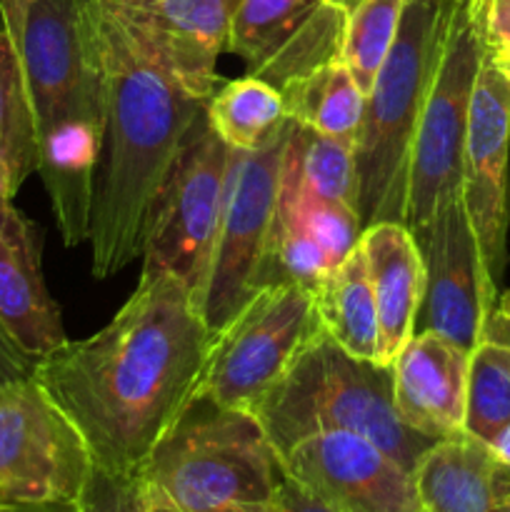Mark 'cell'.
Here are the masks:
<instances>
[{
	"label": "cell",
	"mask_w": 510,
	"mask_h": 512,
	"mask_svg": "<svg viewBox=\"0 0 510 512\" xmlns=\"http://www.w3.org/2000/svg\"><path fill=\"white\" fill-rule=\"evenodd\" d=\"M343 50V13L333 0H323L278 48L260 63L250 65L248 75L283 88L288 80L340 58Z\"/></svg>",
	"instance_id": "cb8c5ba5"
},
{
	"label": "cell",
	"mask_w": 510,
	"mask_h": 512,
	"mask_svg": "<svg viewBox=\"0 0 510 512\" xmlns=\"http://www.w3.org/2000/svg\"><path fill=\"white\" fill-rule=\"evenodd\" d=\"M210 130L230 150H258L288 125L283 95L275 85L245 75L215 90L205 103Z\"/></svg>",
	"instance_id": "7402d4cb"
},
{
	"label": "cell",
	"mask_w": 510,
	"mask_h": 512,
	"mask_svg": "<svg viewBox=\"0 0 510 512\" xmlns=\"http://www.w3.org/2000/svg\"><path fill=\"white\" fill-rule=\"evenodd\" d=\"M503 512H510V498L505 500V508H503Z\"/></svg>",
	"instance_id": "60d3db41"
},
{
	"label": "cell",
	"mask_w": 510,
	"mask_h": 512,
	"mask_svg": "<svg viewBox=\"0 0 510 512\" xmlns=\"http://www.w3.org/2000/svg\"><path fill=\"white\" fill-rule=\"evenodd\" d=\"M280 465L345 512H423L413 473L360 435H310L280 455Z\"/></svg>",
	"instance_id": "5bb4252c"
},
{
	"label": "cell",
	"mask_w": 510,
	"mask_h": 512,
	"mask_svg": "<svg viewBox=\"0 0 510 512\" xmlns=\"http://www.w3.org/2000/svg\"><path fill=\"white\" fill-rule=\"evenodd\" d=\"M358 248L378 310L380 343L375 363L390 368L415 333L425 290L423 250L408 225L398 220H380L363 228Z\"/></svg>",
	"instance_id": "e0dca14e"
},
{
	"label": "cell",
	"mask_w": 510,
	"mask_h": 512,
	"mask_svg": "<svg viewBox=\"0 0 510 512\" xmlns=\"http://www.w3.org/2000/svg\"><path fill=\"white\" fill-rule=\"evenodd\" d=\"M310 295L323 335L353 358L375 363L380 343L378 310L360 248L330 270Z\"/></svg>",
	"instance_id": "ffe728a7"
},
{
	"label": "cell",
	"mask_w": 510,
	"mask_h": 512,
	"mask_svg": "<svg viewBox=\"0 0 510 512\" xmlns=\"http://www.w3.org/2000/svg\"><path fill=\"white\" fill-rule=\"evenodd\" d=\"M468 350L435 333H413L393 368V403L400 420L433 440L463 433Z\"/></svg>",
	"instance_id": "2e32d148"
},
{
	"label": "cell",
	"mask_w": 510,
	"mask_h": 512,
	"mask_svg": "<svg viewBox=\"0 0 510 512\" xmlns=\"http://www.w3.org/2000/svg\"><path fill=\"white\" fill-rule=\"evenodd\" d=\"M285 115L313 133L358 143L368 95L360 90L343 60L313 68L280 88Z\"/></svg>",
	"instance_id": "44dd1931"
},
{
	"label": "cell",
	"mask_w": 510,
	"mask_h": 512,
	"mask_svg": "<svg viewBox=\"0 0 510 512\" xmlns=\"http://www.w3.org/2000/svg\"><path fill=\"white\" fill-rule=\"evenodd\" d=\"M323 0H238L230 25V53L250 65L278 48Z\"/></svg>",
	"instance_id": "f1b7e54d"
},
{
	"label": "cell",
	"mask_w": 510,
	"mask_h": 512,
	"mask_svg": "<svg viewBox=\"0 0 510 512\" xmlns=\"http://www.w3.org/2000/svg\"><path fill=\"white\" fill-rule=\"evenodd\" d=\"M425 512H503L510 498V465L493 448L458 433L435 440L413 468Z\"/></svg>",
	"instance_id": "d6986e66"
},
{
	"label": "cell",
	"mask_w": 510,
	"mask_h": 512,
	"mask_svg": "<svg viewBox=\"0 0 510 512\" xmlns=\"http://www.w3.org/2000/svg\"><path fill=\"white\" fill-rule=\"evenodd\" d=\"M460 0H405L355 143L360 225L405 218L410 143Z\"/></svg>",
	"instance_id": "277c9868"
},
{
	"label": "cell",
	"mask_w": 510,
	"mask_h": 512,
	"mask_svg": "<svg viewBox=\"0 0 510 512\" xmlns=\"http://www.w3.org/2000/svg\"><path fill=\"white\" fill-rule=\"evenodd\" d=\"M318 333L308 288L265 285L215 333L198 398L253 415Z\"/></svg>",
	"instance_id": "52a82bcc"
},
{
	"label": "cell",
	"mask_w": 510,
	"mask_h": 512,
	"mask_svg": "<svg viewBox=\"0 0 510 512\" xmlns=\"http://www.w3.org/2000/svg\"><path fill=\"white\" fill-rule=\"evenodd\" d=\"M483 60L510 75V0H465Z\"/></svg>",
	"instance_id": "f546056e"
},
{
	"label": "cell",
	"mask_w": 510,
	"mask_h": 512,
	"mask_svg": "<svg viewBox=\"0 0 510 512\" xmlns=\"http://www.w3.org/2000/svg\"><path fill=\"white\" fill-rule=\"evenodd\" d=\"M480 63L483 53L470 28L465 0H460L410 143L403 223L418 243L440 205L460 190L465 128Z\"/></svg>",
	"instance_id": "8fae6325"
},
{
	"label": "cell",
	"mask_w": 510,
	"mask_h": 512,
	"mask_svg": "<svg viewBox=\"0 0 510 512\" xmlns=\"http://www.w3.org/2000/svg\"><path fill=\"white\" fill-rule=\"evenodd\" d=\"M510 75L483 60L475 78L460 163V198L495 288L508 265Z\"/></svg>",
	"instance_id": "7c38bea8"
},
{
	"label": "cell",
	"mask_w": 510,
	"mask_h": 512,
	"mask_svg": "<svg viewBox=\"0 0 510 512\" xmlns=\"http://www.w3.org/2000/svg\"><path fill=\"white\" fill-rule=\"evenodd\" d=\"M0 160L23 185L38 168V138L13 40L0 28Z\"/></svg>",
	"instance_id": "83f0119b"
},
{
	"label": "cell",
	"mask_w": 510,
	"mask_h": 512,
	"mask_svg": "<svg viewBox=\"0 0 510 512\" xmlns=\"http://www.w3.org/2000/svg\"><path fill=\"white\" fill-rule=\"evenodd\" d=\"M218 512H273V505L263 503V505H233V508H223Z\"/></svg>",
	"instance_id": "74e56055"
},
{
	"label": "cell",
	"mask_w": 510,
	"mask_h": 512,
	"mask_svg": "<svg viewBox=\"0 0 510 512\" xmlns=\"http://www.w3.org/2000/svg\"><path fill=\"white\" fill-rule=\"evenodd\" d=\"M278 215L295 228L303 230L308 238H313L320 245L333 268H338L355 248H358L360 225L358 210L350 208L345 203H335V200H325L305 190L298 183L293 173L285 168L283 158V180H280V200H278Z\"/></svg>",
	"instance_id": "484cf974"
},
{
	"label": "cell",
	"mask_w": 510,
	"mask_h": 512,
	"mask_svg": "<svg viewBox=\"0 0 510 512\" xmlns=\"http://www.w3.org/2000/svg\"><path fill=\"white\" fill-rule=\"evenodd\" d=\"M285 168L318 198L358 210V160L353 143L313 133L295 123L285 148Z\"/></svg>",
	"instance_id": "603a6c76"
},
{
	"label": "cell",
	"mask_w": 510,
	"mask_h": 512,
	"mask_svg": "<svg viewBox=\"0 0 510 512\" xmlns=\"http://www.w3.org/2000/svg\"><path fill=\"white\" fill-rule=\"evenodd\" d=\"M0 512H80L78 503H13L0 505Z\"/></svg>",
	"instance_id": "d590c367"
},
{
	"label": "cell",
	"mask_w": 510,
	"mask_h": 512,
	"mask_svg": "<svg viewBox=\"0 0 510 512\" xmlns=\"http://www.w3.org/2000/svg\"><path fill=\"white\" fill-rule=\"evenodd\" d=\"M80 13L100 100L90 268L105 280L143 255L155 200L205 103L180 83L115 0H80Z\"/></svg>",
	"instance_id": "7a4b0ae2"
},
{
	"label": "cell",
	"mask_w": 510,
	"mask_h": 512,
	"mask_svg": "<svg viewBox=\"0 0 510 512\" xmlns=\"http://www.w3.org/2000/svg\"><path fill=\"white\" fill-rule=\"evenodd\" d=\"M230 148L203 118L165 180L143 243L140 273L183 280L200 308L225 200Z\"/></svg>",
	"instance_id": "9c48e42d"
},
{
	"label": "cell",
	"mask_w": 510,
	"mask_h": 512,
	"mask_svg": "<svg viewBox=\"0 0 510 512\" xmlns=\"http://www.w3.org/2000/svg\"><path fill=\"white\" fill-rule=\"evenodd\" d=\"M293 125L295 120H288V125L258 150H230L223 213L200 303V313L215 333L265 288L283 158Z\"/></svg>",
	"instance_id": "8992f818"
},
{
	"label": "cell",
	"mask_w": 510,
	"mask_h": 512,
	"mask_svg": "<svg viewBox=\"0 0 510 512\" xmlns=\"http://www.w3.org/2000/svg\"><path fill=\"white\" fill-rule=\"evenodd\" d=\"M33 368L35 360L28 353H23L20 345L8 335V330L0 325V388H5L13 380L33 375Z\"/></svg>",
	"instance_id": "d6a6232c"
},
{
	"label": "cell",
	"mask_w": 510,
	"mask_h": 512,
	"mask_svg": "<svg viewBox=\"0 0 510 512\" xmlns=\"http://www.w3.org/2000/svg\"><path fill=\"white\" fill-rule=\"evenodd\" d=\"M18 193V185H15L13 173H10L8 165L0 160V228L13 218L18 210L13 208V195Z\"/></svg>",
	"instance_id": "e575fe53"
},
{
	"label": "cell",
	"mask_w": 510,
	"mask_h": 512,
	"mask_svg": "<svg viewBox=\"0 0 510 512\" xmlns=\"http://www.w3.org/2000/svg\"><path fill=\"white\" fill-rule=\"evenodd\" d=\"M275 455L318 433H353L413 473L435 443L400 420L393 403V368L358 360L318 333L288 373L253 410Z\"/></svg>",
	"instance_id": "3957f363"
},
{
	"label": "cell",
	"mask_w": 510,
	"mask_h": 512,
	"mask_svg": "<svg viewBox=\"0 0 510 512\" xmlns=\"http://www.w3.org/2000/svg\"><path fill=\"white\" fill-rule=\"evenodd\" d=\"M150 512H178V510L163 508V505H150Z\"/></svg>",
	"instance_id": "ab89813d"
},
{
	"label": "cell",
	"mask_w": 510,
	"mask_h": 512,
	"mask_svg": "<svg viewBox=\"0 0 510 512\" xmlns=\"http://www.w3.org/2000/svg\"><path fill=\"white\" fill-rule=\"evenodd\" d=\"M80 512H150L138 475H113L95 468L78 500Z\"/></svg>",
	"instance_id": "4dcf8cb0"
},
{
	"label": "cell",
	"mask_w": 510,
	"mask_h": 512,
	"mask_svg": "<svg viewBox=\"0 0 510 512\" xmlns=\"http://www.w3.org/2000/svg\"><path fill=\"white\" fill-rule=\"evenodd\" d=\"M493 453L498 455V460H503L505 465H510V428L500 435L493 443Z\"/></svg>",
	"instance_id": "8d00e7d4"
},
{
	"label": "cell",
	"mask_w": 510,
	"mask_h": 512,
	"mask_svg": "<svg viewBox=\"0 0 510 512\" xmlns=\"http://www.w3.org/2000/svg\"><path fill=\"white\" fill-rule=\"evenodd\" d=\"M213 340L183 280L140 273L105 328L35 360L33 378L80 430L95 468L138 475L198 398Z\"/></svg>",
	"instance_id": "6da1fadb"
},
{
	"label": "cell",
	"mask_w": 510,
	"mask_h": 512,
	"mask_svg": "<svg viewBox=\"0 0 510 512\" xmlns=\"http://www.w3.org/2000/svg\"><path fill=\"white\" fill-rule=\"evenodd\" d=\"M418 245L425 260V290L415 333L443 335L473 353L500 290L485 270L460 190L440 205Z\"/></svg>",
	"instance_id": "4fadbf2b"
},
{
	"label": "cell",
	"mask_w": 510,
	"mask_h": 512,
	"mask_svg": "<svg viewBox=\"0 0 510 512\" xmlns=\"http://www.w3.org/2000/svg\"><path fill=\"white\" fill-rule=\"evenodd\" d=\"M423 512H425V510H423Z\"/></svg>",
	"instance_id": "b9f144b4"
},
{
	"label": "cell",
	"mask_w": 510,
	"mask_h": 512,
	"mask_svg": "<svg viewBox=\"0 0 510 512\" xmlns=\"http://www.w3.org/2000/svg\"><path fill=\"white\" fill-rule=\"evenodd\" d=\"M0 325L33 360L68 343L40 270L38 228L20 213L0 228Z\"/></svg>",
	"instance_id": "ac0fdd59"
},
{
	"label": "cell",
	"mask_w": 510,
	"mask_h": 512,
	"mask_svg": "<svg viewBox=\"0 0 510 512\" xmlns=\"http://www.w3.org/2000/svg\"><path fill=\"white\" fill-rule=\"evenodd\" d=\"M0 18L23 70L35 138L65 125L100 128L80 0H0Z\"/></svg>",
	"instance_id": "ba28073f"
},
{
	"label": "cell",
	"mask_w": 510,
	"mask_h": 512,
	"mask_svg": "<svg viewBox=\"0 0 510 512\" xmlns=\"http://www.w3.org/2000/svg\"><path fill=\"white\" fill-rule=\"evenodd\" d=\"M480 340H488V343L500 345L503 350H508L510 355V313L505 310L493 308V313L488 315L483 325V338Z\"/></svg>",
	"instance_id": "836d02e7"
},
{
	"label": "cell",
	"mask_w": 510,
	"mask_h": 512,
	"mask_svg": "<svg viewBox=\"0 0 510 512\" xmlns=\"http://www.w3.org/2000/svg\"><path fill=\"white\" fill-rule=\"evenodd\" d=\"M495 308H500V310H505V313H510V288L505 290V293L498 295V305H495Z\"/></svg>",
	"instance_id": "f35d334b"
},
{
	"label": "cell",
	"mask_w": 510,
	"mask_h": 512,
	"mask_svg": "<svg viewBox=\"0 0 510 512\" xmlns=\"http://www.w3.org/2000/svg\"><path fill=\"white\" fill-rule=\"evenodd\" d=\"M343 13L340 60L365 95L398 33L405 0H333Z\"/></svg>",
	"instance_id": "d4e9b609"
},
{
	"label": "cell",
	"mask_w": 510,
	"mask_h": 512,
	"mask_svg": "<svg viewBox=\"0 0 510 512\" xmlns=\"http://www.w3.org/2000/svg\"><path fill=\"white\" fill-rule=\"evenodd\" d=\"M510 428V355L500 345L480 340L470 353L465 383L463 433L493 448Z\"/></svg>",
	"instance_id": "4316f807"
},
{
	"label": "cell",
	"mask_w": 510,
	"mask_h": 512,
	"mask_svg": "<svg viewBox=\"0 0 510 512\" xmlns=\"http://www.w3.org/2000/svg\"><path fill=\"white\" fill-rule=\"evenodd\" d=\"M148 505L218 512L273 500L283 465L258 420L195 398L138 473Z\"/></svg>",
	"instance_id": "5b68a950"
},
{
	"label": "cell",
	"mask_w": 510,
	"mask_h": 512,
	"mask_svg": "<svg viewBox=\"0 0 510 512\" xmlns=\"http://www.w3.org/2000/svg\"><path fill=\"white\" fill-rule=\"evenodd\" d=\"M180 83L208 103L238 0H115Z\"/></svg>",
	"instance_id": "9a60e30c"
},
{
	"label": "cell",
	"mask_w": 510,
	"mask_h": 512,
	"mask_svg": "<svg viewBox=\"0 0 510 512\" xmlns=\"http://www.w3.org/2000/svg\"><path fill=\"white\" fill-rule=\"evenodd\" d=\"M93 470L80 430L33 375L0 388V505L78 503Z\"/></svg>",
	"instance_id": "30bf717a"
},
{
	"label": "cell",
	"mask_w": 510,
	"mask_h": 512,
	"mask_svg": "<svg viewBox=\"0 0 510 512\" xmlns=\"http://www.w3.org/2000/svg\"><path fill=\"white\" fill-rule=\"evenodd\" d=\"M273 512H345L338 505H333L330 500L320 498L318 493L303 485L300 480L290 478L283 470V478H280L278 488H275L273 500Z\"/></svg>",
	"instance_id": "1f68e13d"
}]
</instances>
